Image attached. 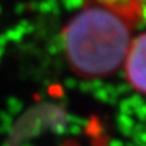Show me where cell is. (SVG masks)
<instances>
[{"label": "cell", "instance_id": "1", "mask_svg": "<svg viewBox=\"0 0 146 146\" xmlns=\"http://www.w3.org/2000/svg\"><path fill=\"white\" fill-rule=\"evenodd\" d=\"M145 12L112 0H85L62 30L65 60L81 78L108 77L122 66Z\"/></svg>", "mask_w": 146, "mask_h": 146}, {"label": "cell", "instance_id": "2", "mask_svg": "<svg viewBox=\"0 0 146 146\" xmlns=\"http://www.w3.org/2000/svg\"><path fill=\"white\" fill-rule=\"evenodd\" d=\"M122 68L131 88L146 95V30L134 35Z\"/></svg>", "mask_w": 146, "mask_h": 146}]
</instances>
